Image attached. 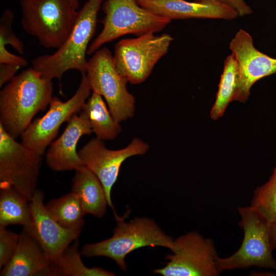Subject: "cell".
<instances>
[{
  "label": "cell",
  "mask_w": 276,
  "mask_h": 276,
  "mask_svg": "<svg viewBox=\"0 0 276 276\" xmlns=\"http://www.w3.org/2000/svg\"><path fill=\"white\" fill-rule=\"evenodd\" d=\"M51 80L42 78L32 67L15 76L0 91V125L16 139L35 115L52 100Z\"/></svg>",
  "instance_id": "cell-1"
},
{
  "label": "cell",
  "mask_w": 276,
  "mask_h": 276,
  "mask_svg": "<svg viewBox=\"0 0 276 276\" xmlns=\"http://www.w3.org/2000/svg\"><path fill=\"white\" fill-rule=\"evenodd\" d=\"M104 0H87L78 11L74 26L67 37L52 54L38 56L32 67L45 79L60 80L67 71L75 70L86 73V58L89 43L95 34L97 16Z\"/></svg>",
  "instance_id": "cell-2"
},
{
  "label": "cell",
  "mask_w": 276,
  "mask_h": 276,
  "mask_svg": "<svg viewBox=\"0 0 276 276\" xmlns=\"http://www.w3.org/2000/svg\"><path fill=\"white\" fill-rule=\"evenodd\" d=\"M113 211L117 225L112 236L100 242L84 245L81 250L82 256L109 258L122 270L126 271V257L135 249L145 246H162L171 251L173 249L174 240L154 220L141 217L126 222L124 219L128 212L120 217L114 210Z\"/></svg>",
  "instance_id": "cell-3"
},
{
  "label": "cell",
  "mask_w": 276,
  "mask_h": 276,
  "mask_svg": "<svg viewBox=\"0 0 276 276\" xmlns=\"http://www.w3.org/2000/svg\"><path fill=\"white\" fill-rule=\"evenodd\" d=\"M24 30L47 49H58L75 24L78 11L70 0H20Z\"/></svg>",
  "instance_id": "cell-4"
},
{
  "label": "cell",
  "mask_w": 276,
  "mask_h": 276,
  "mask_svg": "<svg viewBox=\"0 0 276 276\" xmlns=\"http://www.w3.org/2000/svg\"><path fill=\"white\" fill-rule=\"evenodd\" d=\"M105 16L102 31L88 47L94 54L104 44L124 35L137 36L160 32L172 20L141 6L136 0H105L102 5Z\"/></svg>",
  "instance_id": "cell-5"
},
{
  "label": "cell",
  "mask_w": 276,
  "mask_h": 276,
  "mask_svg": "<svg viewBox=\"0 0 276 276\" xmlns=\"http://www.w3.org/2000/svg\"><path fill=\"white\" fill-rule=\"evenodd\" d=\"M238 211L241 217L239 225L244 232L243 240L240 247L232 256L217 257L218 271L221 273L251 266L276 270L270 238L271 224L250 206L239 207Z\"/></svg>",
  "instance_id": "cell-6"
},
{
  "label": "cell",
  "mask_w": 276,
  "mask_h": 276,
  "mask_svg": "<svg viewBox=\"0 0 276 276\" xmlns=\"http://www.w3.org/2000/svg\"><path fill=\"white\" fill-rule=\"evenodd\" d=\"M85 74L91 91L104 97L117 122L121 123L134 115L135 98L128 91V81L118 71L108 48H100L93 54Z\"/></svg>",
  "instance_id": "cell-7"
},
{
  "label": "cell",
  "mask_w": 276,
  "mask_h": 276,
  "mask_svg": "<svg viewBox=\"0 0 276 276\" xmlns=\"http://www.w3.org/2000/svg\"><path fill=\"white\" fill-rule=\"evenodd\" d=\"M173 40L167 34L147 33L119 40L113 56L118 71L131 84L144 82L167 53Z\"/></svg>",
  "instance_id": "cell-8"
},
{
  "label": "cell",
  "mask_w": 276,
  "mask_h": 276,
  "mask_svg": "<svg viewBox=\"0 0 276 276\" xmlns=\"http://www.w3.org/2000/svg\"><path fill=\"white\" fill-rule=\"evenodd\" d=\"M172 254H167L168 262L153 273L163 276H217L218 257L212 240L190 232L174 240Z\"/></svg>",
  "instance_id": "cell-9"
},
{
  "label": "cell",
  "mask_w": 276,
  "mask_h": 276,
  "mask_svg": "<svg viewBox=\"0 0 276 276\" xmlns=\"http://www.w3.org/2000/svg\"><path fill=\"white\" fill-rule=\"evenodd\" d=\"M41 156L0 125V189L13 187L31 201L37 190Z\"/></svg>",
  "instance_id": "cell-10"
},
{
  "label": "cell",
  "mask_w": 276,
  "mask_h": 276,
  "mask_svg": "<svg viewBox=\"0 0 276 276\" xmlns=\"http://www.w3.org/2000/svg\"><path fill=\"white\" fill-rule=\"evenodd\" d=\"M91 91L86 74L82 73L75 94L65 102L53 97L47 112L32 122L22 133L21 143L38 154L43 155L47 147L58 135L62 124L82 110Z\"/></svg>",
  "instance_id": "cell-11"
},
{
  "label": "cell",
  "mask_w": 276,
  "mask_h": 276,
  "mask_svg": "<svg viewBox=\"0 0 276 276\" xmlns=\"http://www.w3.org/2000/svg\"><path fill=\"white\" fill-rule=\"evenodd\" d=\"M149 145L139 138H134L126 147L119 150L108 149L102 140L97 137L88 141L78 151L84 166L98 177L105 190L108 205L114 210L111 198L112 187L116 183L123 163L128 158L144 155Z\"/></svg>",
  "instance_id": "cell-12"
},
{
  "label": "cell",
  "mask_w": 276,
  "mask_h": 276,
  "mask_svg": "<svg viewBox=\"0 0 276 276\" xmlns=\"http://www.w3.org/2000/svg\"><path fill=\"white\" fill-rule=\"evenodd\" d=\"M238 65V79L234 101L245 102L252 85L259 80L276 73V58L257 49L253 39L240 29L229 44Z\"/></svg>",
  "instance_id": "cell-13"
},
{
  "label": "cell",
  "mask_w": 276,
  "mask_h": 276,
  "mask_svg": "<svg viewBox=\"0 0 276 276\" xmlns=\"http://www.w3.org/2000/svg\"><path fill=\"white\" fill-rule=\"evenodd\" d=\"M43 198V193L37 189L30 201L33 222L32 236L47 258L54 262L77 239L82 229L65 228L58 223L46 209Z\"/></svg>",
  "instance_id": "cell-14"
},
{
  "label": "cell",
  "mask_w": 276,
  "mask_h": 276,
  "mask_svg": "<svg viewBox=\"0 0 276 276\" xmlns=\"http://www.w3.org/2000/svg\"><path fill=\"white\" fill-rule=\"evenodd\" d=\"M142 7L173 19L210 18L232 20L239 16L231 7L216 0H136Z\"/></svg>",
  "instance_id": "cell-15"
},
{
  "label": "cell",
  "mask_w": 276,
  "mask_h": 276,
  "mask_svg": "<svg viewBox=\"0 0 276 276\" xmlns=\"http://www.w3.org/2000/svg\"><path fill=\"white\" fill-rule=\"evenodd\" d=\"M93 132L86 114L81 111L74 114L60 136L53 142L46 153V163L53 170L58 172L76 170L84 166L80 158L77 145L81 137Z\"/></svg>",
  "instance_id": "cell-16"
},
{
  "label": "cell",
  "mask_w": 276,
  "mask_h": 276,
  "mask_svg": "<svg viewBox=\"0 0 276 276\" xmlns=\"http://www.w3.org/2000/svg\"><path fill=\"white\" fill-rule=\"evenodd\" d=\"M51 262L37 240L24 229L19 234L16 249L1 269V276L41 275Z\"/></svg>",
  "instance_id": "cell-17"
},
{
  "label": "cell",
  "mask_w": 276,
  "mask_h": 276,
  "mask_svg": "<svg viewBox=\"0 0 276 276\" xmlns=\"http://www.w3.org/2000/svg\"><path fill=\"white\" fill-rule=\"evenodd\" d=\"M75 171L71 191L79 198L85 215L103 217L106 213L108 202L101 182L95 174L84 166Z\"/></svg>",
  "instance_id": "cell-18"
},
{
  "label": "cell",
  "mask_w": 276,
  "mask_h": 276,
  "mask_svg": "<svg viewBox=\"0 0 276 276\" xmlns=\"http://www.w3.org/2000/svg\"><path fill=\"white\" fill-rule=\"evenodd\" d=\"M19 225L33 235L30 201L13 187L1 189L0 226Z\"/></svg>",
  "instance_id": "cell-19"
},
{
  "label": "cell",
  "mask_w": 276,
  "mask_h": 276,
  "mask_svg": "<svg viewBox=\"0 0 276 276\" xmlns=\"http://www.w3.org/2000/svg\"><path fill=\"white\" fill-rule=\"evenodd\" d=\"M76 239L68 245L59 259L42 272L41 276H112L115 274L100 267H88L81 258Z\"/></svg>",
  "instance_id": "cell-20"
},
{
  "label": "cell",
  "mask_w": 276,
  "mask_h": 276,
  "mask_svg": "<svg viewBox=\"0 0 276 276\" xmlns=\"http://www.w3.org/2000/svg\"><path fill=\"white\" fill-rule=\"evenodd\" d=\"M82 111L87 116L97 138L102 141L113 140L121 132L120 123L112 117L100 95L93 92Z\"/></svg>",
  "instance_id": "cell-21"
},
{
  "label": "cell",
  "mask_w": 276,
  "mask_h": 276,
  "mask_svg": "<svg viewBox=\"0 0 276 276\" xmlns=\"http://www.w3.org/2000/svg\"><path fill=\"white\" fill-rule=\"evenodd\" d=\"M51 216L62 226L72 229H81L84 224L85 215L77 195L69 193L49 201L45 204Z\"/></svg>",
  "instance_id": "cell-22"
},
{
  "label": "cell",
  "mask_w": 276,
  "mask_h": 276,
  "mask_svg": "<svg viewBox=\"0 0 276 276\" xmlns=\"http://www.w3.org/2000/svg\"><path fill=\"white\" fill-rule=\"evenodd\" d=\"M238 79V65L233 54L224 61V67L216 100L210 112L211 118L215 120L221 117L229 103L234 101Z\"/></svg>",
  "instance_id": "cell-23"
},
{
  "label": "cell",
  "mask_w": 276,
  "mask_h": 276,
  "mask_svg": "<svg viewBox=\"0 0 276 276\" xmlns=\"http://www.w3.org/2000/svg\"><path fill=\"white\" fill-rule=\"evenodd\" d=\"M14 14L10 9H6L0 19V63L15 64L25 66L27 60L23 57L12 54L6 49L11 45L18 53L25 54V47L21 40L16 36L12 29Z\"/></svg>",
  "instance_id": "cell-24"
},
{
  "label": "cell",
  "mask_w": 276,
  "mask_h": 276,
  "mask_svg": "<svg viewBox=\"0 0 276 276\" xmlns=\"http://www.w3.org/2000/svg\"><path fill=\"white\" fill-rule=\"evenodd\" d=\"M250 206L271 225L276 223V165L268 180L255 190Z\"/></svg>",
  "instance_id": "cell-25"
},
{
  "label": "cell",
  "mask_w": 276,
  "mask_h": 276,
  "mask_svg": "<svg viewBox=\"0 0 276 276\" xmlns=\"http://www.w3.org/2000/svg\"><path fill=\"white\" fill-rule=\"evenodd\" d=\"M19 239V234L9 231L6 227L0 226V269L11 259Z\"/></svg>",
  "instance_id": "cell-26"
},
{
  "label": "cell",
  "mask_w": 276,
  "mask_h": 276,
  "mask_svg": "<svg viewBox=\"0 0 276 276\" xmlns=\"http://www.w3.org/2000/svg\"><path fill=\"white\" fill-rule=\"evenodd\" d=\"M20 67L18 65L0 63V86L10 81Z\"/></svg>",
  "instance_id": "cell-27"
},
{
  "label": "cell",
  "mask_w": 276,
  "mask_h": 276,
  "mask_svg": "<svg viewBox=\"0 0 276 276\" xmlns=\"http://www.w3.org/2000/svg\"><path fill=\"white\" fill-rule=\"evenodd\" d=\"M234 9L239 16L249 15L252 12V9L244 0H216Z\"/></svg>",
  "instance_id": "cell-28"
},
{
  "label": "cell",
  "mask_w": 276,
  "mask_h": 276,
  "mask_svg": "<svg viewBox=\"0 0 276 276\" xmlns=\"http://www.w3.org/2000/svg\"><path fill=\"white\" fill-rule=\"evenodd\" d=\"M270 238L271 247L273 250L276 249V223L270 226Z\"/></svg>",
  "instance_id": "cell-29"
},
{
  "label": "cell",
  "mask_w": 276,
  "mask_h": 276,
  "mask_svg": "<svg viewBox=\"0 0 276 276\" xmlns=\"http://www.w3.org/2000/svg\"><path fill=\"white\" fill-rule=\"evenodd\" d=\"M73 8L77 10L79 7V0H70Z\"/></svg>",
  "instance_id": "cell-30"
}]
</instances>
